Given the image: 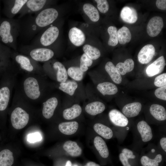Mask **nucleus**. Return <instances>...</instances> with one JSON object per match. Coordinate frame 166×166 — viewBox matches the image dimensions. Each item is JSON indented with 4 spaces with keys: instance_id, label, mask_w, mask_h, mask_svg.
<instances>
[{
    "instance_id": "nucleus-8",
    "label": "nucleus",
    "mask_w": 166,
    "mask_h": 166,
    "mask_svg": "<svg viewBox=\"0 0 166 166\" xmlns=\"http://www.w3.org/2000/svg\"><path fill=\"white\" fill-rule=\"evenodd\" d=\"M42 103V114L46 119H49L53 115L54 111L58 104V99L55 97H52L45 100Z\"/></svg>"
},
{
    "instance_id": "nucleus-31",
    "label": "nucleus",
    "mask_w": 166,
    "mask_h": 166,
    "mask_svg": "<svg viewBox=\"0 0 166 166\" xmlns=\"http://www.w3.org/2000/svg\"><path fill=\"white\" fill-rule=\"evenodd\" d=\"M83 9L84 13L91 21L95 22L99 20V13L94 6L90 3H86L84 4Z\"/></svg>"
},
{
    "instance_id": "nucleus-38",
    "label": "nucleus",
    "mask_w": 166,
    "mask_h": 166,
    "mask_svg": "<svg viewBox=\"0 0 166 166\" xmlns=\"http://www.w3.org/2000/svg\"><path fill=\"white\" fill-rule=\"evenodd\" d=\"M93 61L85 53H84L80 58V68L81 69L83 72L87 71L88 69V67L92 64Z\"/></svg>"
},
{
    "instance_id": "nucleus-36",
    "label": "nucleus",
    "mask_w": 166,
    "mask_h": 166,
    "mask_svg": "<svg viewBox=\"0 0 166 166\" xmlns=\"http://www.w3.org/2000/svg\"><path fill=\"white\" fill-rule=\"evenodd\" d=\"M68 75L76 81H81L83 78L84 72L80 67L77 66L70 67L67 71Z\"/></svg>"
},
{
    "instance_id": "nucleus-6",
    "label": "nucleus",
    "mask_w": 166,
    "mask_h": 166,
    "mask_svg": "<svg viewBox=\"0 0 166 166\" xmlns=\"http://www.w3.org/2000/svg\"><path fill=\"white\" fill-rule=\"evenodd\" d=\"M27 54L28 56L37 62L47 61L54 54V52L49 49L38 47L32 49Z\"/></svg>"
},
{
    "instance_id": "nucleus-33",
    "label": "nucleus",
    "mask_w": 166,
    "mask_h": 166,
    "mask_svg": "<svg viewBox=\"0 0 166 166\" xmlns=\"http://www.w3.org/2000/svg\"><path fill=\"white\" fill-rule=\"evenodd\" d=\"M118 42L120 44L124 45L130 42L131 39V32L127 27L123 26L117 31Z\"/></svg>"
},
{
    "instance_id": "nucleus-16",
    "label": "nucleus",
    "mask_w": 166,
    "mask_h": 166,
    "mask_svg": "<svg viewBox=\"0 0 166 166\" xmlns=\"http://www.w3.org/2000/svg\"><path fill=\"white\" fill-rule=\"evenodd\" d=\"M120 17L124 22L132 24L137 21L138 15L136 10L134 8L131 6H125L121 10Z\"/></svg>"
},
{
    "instance_id": "nucleus-1",
    "label": "nucleus",
    "mask_w": 166,
    "mask_h": 166,
    "mask_svg": "<svg viewBox=\"0 0 166 166\" xmlns=\"http://www.w3.org/2000/svg\"><path fill=\"white\" fill-rule=\"evenodd\" d=\"M43 76L26 74L19 85L16 86L24 97L30 103L44 100L45 82Z\"/></svg>"
},
{
    "instance_id": "nucleus-13",
    "label": "nucleus",
    "mask_w": 166,
    "mask_h": 166,
    "mask_svg": "<svg viewBox=\"0 0 166 166\" xmlns=\"http://www.w3.org/2000/svg\"><path fill=\"white\" fill-rule=\"evenodd\" d=\"M109 116L111 122L116 126L123 127L128 123L127 117L119 110L113 109L109 112Z\"/></svg>"
},
{
    "instance_id": "nucleus-43",
    "label": "nucleus",
    "mask_w": 166,
    "mask_h": 166,
    "mask_svg": "<svg viewBox=\"0 0 166 166\" xmlns=\"http://www.w3.org/2000/svg\"><path fill=\"white\" fill-rule=\"evenodd\" d=\"M42 136L40 133L38 132L29 134L27 137V141L30 143H35L40 141Z\"/></svg>"
},
{
    "instance_id": "nucleus-25",
    "label": "nucleus",
    "mask_w": 166,
    "mask_h": 166,
    "mask_svg": "<svg viewBox=\"0 0 166 166\" xmlns=\"http://www.w3.org/2000/svg\"><path fill=\"white\" fill-rule=\"evenodd\" d=\"M105 109V106L102 102L96 101L90 103L85 107V111L91 115L95 116L103 112Z\"/></svg>"
},
{
    "instance_id": "nucleus-10",
    "label": "nucleus",
    "mask_w": 166,
    "mask_h": 166,
    "mask_svg": "<svg viewBox=\"0 0 166 166\" xmlns=\"http://www.w3.org/2000/svg\"><path fill=\"white\" fill-rule=\"evenodd\" d=\"M12 26L9 21H3L0 26V36L3 43H13L15 46V36L12 34Z\"/></svg>"
},
{
    "instance_id": "nucleus-44",
    "label": "nucleus",
    "mask_w": 166,
    "mask_h": 166,
    "mask_svg": "<svg viewBox=\"0 0 166 166\" xmlns=\"http://www.w3.org/2000/svg\"><path fill=\"white\" fill-rule=\"evenodd\" d=\"M122 152L128 159H134L136 156L133 154V152L131 150L127 148H124L122 150Z\"/></svg>"
},
{
    "instance_id": "nucleus-30",
    "label": "nucleus",
    "mask_w": 166,
    "mask_h": 166,
    "mask_svg": "<svg viewBox=\"0 0 166 166\" xmlns=\"http://www.w3.org/2000/svg\"><path fill=\"white\" fill-rule=\"evenodd\" d=\"M93 129L97 133L106 139H109L113 136V132L112 129L102 124L96 123L93 126Z\"/></svg>"
},
{
    "instance_id": "nucleus-46",
    "label": "nucleus",
    "mask_w": 166,
    "mask_h": 166,
    "mask_svg": "<svg viewBox=\"0 0 166 166\" xmlns=\"http://www.w3.org/2000/svg\"><path fill=\"white\" fill-rule=\"evenodd\" d=\"M156 5L159 9L162 10H166V0H157L156 2Z\"/></svg>"
},
{
    "instance_id": "nucleus-26",
    "label": "nucleus",
    "mask_w": 166,
    "mask_h": 166,
    "mask_svg": "<svg viewBox=\"0 0 166 166\" xmlns=\"http://www.w3.org/2000/svg\"><path fill=\"white\" fill-rule=\"evenodd\" d=\"M134 63L131 58L126 60L123 63L120 62L117 64L116 69L121 75H124L126 73L132 71L134 68Z\"/></svg>"
},
{
    "instance_id": "nucleus-28",
    "label": "nucleus",
    "mask_w": 166,
    "mask_h": 166,
    "mask_svg": "<svg viewBox=\"0 0 166 166\" xmlns=\"http://www.w3.org/2000/svg\"><path fill=\"white\" fill-rule=\"evenodd\" d=\"M105 69L114 83L117 84L121 83V75L117 70L115 66L112 62L108 61L106 64Z\"/></svg>"
},
{
    "instance_id": "nucleus-50",
    "label": "nucleus",
    "mask_w": 166,
    "mask_h": 166,
    "mask_svg": "<svg viewBox=\"0 0 166 166\" xmlns=\"http://www.w3.org/2000/svg\"><path fill=\"white\" fill-rule=\"evenodd\" d=\"M72 163L70 160H68L67 161L65 166H71Z\"/></svg>"
},
{
    "instance_id": "nucleus-17",
    "label": "nucleus",
    "mask_w": 166,
    "mask_h": 166,
    "mask_svg": "<svg viewBox=\"0 0 166 166\" xmlns=\"http://www.w3.org/2000/svg\"><path fill=\"white\" fill-rule=\"evenodd\" d=\"M142 105L139 102H134L125 105L123 108V113L127 117L131 118L137 116L140 112Z\"/></svg>"
},
{
    "instance_id": "nucleus-24",
    "label": "nucleus",
    "mask_w": 166,
    "mask_h": 166,
    "mask_svg": "<svg viewBox=\"0 0 166 166\" xmlns=\"http://www.w3.org/2000/svg\"><path fill=\"white\" fill-rule=\"evenodd\" d=\"M94 145L100 156L103 158H107L109 154L108 147L104 140L99 136H96L94 139Z\"/></svg>"
},
{
    "instance_id": "nucleus-48",
    "label": "nucleus",
    "mask_w": 166,
    "mask_h": 166,
    "mask_svg": "<svg viewBox=\"0 0 166 166\" xmlns=\"http://www.w3.org/2000/svg\"><path fill=\"white\" fill-rule=\"evenodd\" d=\"M85 166H100L99 164L92 161L88 162Z\"/></svg>"
},
{
    "instance_id": "nucleus-39",
    "label": "nucleus",
    "mask_w": 166,
    "mask_h": 166,
    "mask_svg": "<svg viewBox=\"0 0 166 166\" xmlns=\"http://www.w3.org/2000/svg\"><path fill=\"white\" fill-rule=\"evenodd\" d=\"M27 0H13V4L10 10V13L13 16L21 10Z\"/></svg>"
},
{
    "instance_id": "nucleus-23",
    "label": "nucleus",
    "mask_w": 166,
    "mask_h": 166,
    "mask_svg": "<svg viewBox=\"0 0 166 166\" xmlns=\"http://www.w3.org/2000/svg\"><path fill=\"white\" fill-rule=\"evenodd\" d=\"M53 67L56 71L57 81L60 83L65 82L68 79V74L64 66L61 62L56 61L53 64Z\"/></svg>"
},
{
    "instance_id": "nucleus-47",
    "label": "nucleus",
    "mask_w": 166,
    "mask_h": 166,
    "mask_svg": "<svg viewBox=\"0 0 166 166\" xmlns=\"http://www.w3.org/2000/svg\"><path fill=\"white\" fill-rule=\"evenodd\" d=\"M160 144L162 149L165 152H166V138L163 137L160 140Z\"/></svg>"
},
{
    "instance_id": "nucleus-5",
    "label": "nucleus",
    "mask_w": 166,
    "mask_h": 166,
    "mask_svg": "<svg viewBox=\"0 0 166 166\" xmlns=\"http://www.w3.org/2000/svg\"><path fill=\"white\" fill-rule=\"evenodd\" d=\"M58 16V11L55 8H47L38 13L34 17L31 28L36 30L39 28L45 27L53 23Z\"/></svg>"
},
{
    "instance_id": "nucleus-40",
    "label": "nucleus",
    "mask_w": 166,
    "mask_h": 166,
    "mask_svg": "<svg viewBox=\"0 0 166 166\" xmlns=\"http://www.w3.org/2000/svg\"><path fill=\"white\" fill-rule=\"evenodd\" d=\"M97 3V7L99 11L102 13H105L109 10L108 2L106 0H95Z\"/></svg>"
},
{
    "instance_id": "nucleus-18",
    "label": "nucleus",
    "mask_w": 166,
    "mask_h": 166,
    "mask_svg": "<svg viewBox=\"0 0 166 166\" xmlns=\"http://www.w3.org/2000/svg\"><path fill=\"white\" fill-rule=\"evenodd\" d=\"M78 126V124L76 121L63 122L59 124L58 129L63 134L71 135L77 132Z\"/></svg>"
},
{
    "instance_id": "nucleus-12",
    "label": "nucleus",
    "mask_w": 166,
    "mask_h": 166,
    "mask_svg": "<svg viewBox=\"0 0 166 166\" xmlns=\"http://www.w3.org/2000/svg\"><path fill=\"white\" fill-rule=\"evenodd\" d=\"M155 53V49L153 45H146L140 51L137 56L138 60L142 64H147L152 60Z\"/></svg>"
},
{
    "instance_id": "nucleus-11",
    "label": "nucleus",
    "mask_w": 166,
    "mask_h": 166,
    "mask_svg": "<svg viewBox=\"0 0 166 166\" xmlns=\"http://www.w3.org/2000/svg\"><path fill=\"white\" fill-rule=\"evenodd\" d=\"M166 65L164 57L162 56L146 68V73L149 77H152L160 73L164 70Z\"/></svg>"
},
{
    "instance_id": "nucleus-7",
    "label": "nucleus",
    "mask_w": 166,
    "mask_h": 166,
    "mask_svg": "<svg viewBox=\"0 0 166 166\" xmlns=\"http://www.w3.org/2000/svg\"><path fill=\"white\" fill-rule=\"evenodd\" d=\"M59 34V30L56 26H51L47 28L41 35L39 42L44 46H49L57 39Z\"/></svg>"
},
{
    "instance_id": "nucleus-9",
    "label": "nucleus",
    "mask_w": 166,
    "mask_h": 166,
    "mask_svg": "<svg viewBox=\"0 0 166 166\" xmlns=\"http://www.w3.org/2000/svg\"><path fill=\"white\" fill-rule=\"evenodd\" d=\"M163 26L162 18L158 16H154L150 20L148 23L147 33L150 37H156L160 33Z\"/></svg>"
},
{
    "instance_id": "nucleus-20",
    "label": "nucleus",
    "mask_w": 166,
    "mask_h": 166,
    "mask_svg": "<svg viewBox=\"0 0 166 166\" xmlns=\"http://www.w3.org/2000/svg\"><path fill=\"white\" fill-rule=\"evenodd\" d=\"M149 111L151 115L157 120L163 121L166 120V111L163 106L153 104L150 106Z\"/></svg>"
},
{
    "instance_id": "nucleus-37",
    "label": "nucleus",
    "mask_w": 166,
    "mask_h": 166,
    "mask_svg": "<svg viewBox=\"0 0 166 166\" xmlns=\"http://www.w3.org/2000/svg\"><path fill=\"white\" fill-rule=\"evenodd\" d=\"M107 31L109 36L108 42V45L112 46H115L118 42L117 28L114 26H110L108 28Z\"/></svg>"
},
{
    "instance_id": "nucleus-49",
    "label": "nucleus",
    "mask_w": 166,
    "mask_h": 166,
    "mask_svg": "<svg viewBox=\"0 0 166 166\" xmlns=\"http://www.w3.org/2000/svg\"><path fill=\"white\" fill-rule=\"evenodd\" d=\"M8 67L6 68H0V80Z\"/></svg>"
},
{
    "instance_id": "nucleus-34",
    "label": "nucleus",
    "mask_w": 166,
    "mask_h": 166,
    "mask_svg": "<svg viewBox=\"0 0 166 166\" xmlns=\"http://www.w3.org/2000/svg\"><path fill=\"white\" fill-rule=\"evenodd\" d=\"M162 160V156L160 154H157L153 159L147 156H143L140 159V163L142 166H159V163Z\"/></svg>"
},
{
    "instance_id": "nucleus-4",
    "label": "nucleus",
    "mask_w": 166,
    "mask_h": 166,
    "mask_svg": "<svg viewBox=\"0 0 166 166\" xmlns=\"http://www.w3.org/2000/svg\"><path fill=\"white\" fill-rule=\"evenodd\" d=\"M13 66L19 73L38 74L43 76V70L37 62L28 56L22 54H13Z\"/></svg>"
},
{
    "instance_id": "nucleus-15",
    "label": "nucleus",
    "mask_w": 166,
    "mask_h": 166,
    "mask_svg": "<svg viewBox=\"0 0 166 166\" xmlns=\"http://www.w3.org/2000/svg\"><path fill=\"white\" fill-rule=\"evenodd\" d=\"M68 35L70 42L76 46H81L85 40L84 33L81 30L76 27H73L70 30Z\"/></svg>"
},
{
    "instance_id": "nucleus-51",
    "label": "nucleus",
    "mask_w": 166,
    "mask_h": 166,
    "mask_svg": "<svg viewBox=\"0 0 166 166\" xmlns=\"http://www.w3.org/2000/svg\"><path fill=\"white\" fill-rule=\"evenodd\" d=\"M73 166H78L77 164H74Z\"/></svg>"
},
{
    "instance_id": "nucleus-35",
    "label": "nucleus",
    "mask_w": 166,
    "mask_h": 166,
    "mask_svg": "<svg viewBox=\"0 0 166 166\" xmlns=\"http://www.w3.org/2000/svg\"><path fill=\"white\" fill-rule=\"evenodd\" d=\"M83 51L93 60H96L101 56V52L97 48L89 44L84 45L83 47Z\"/></svg>"
},
{
    "instance_id": "nucleus-52",
    "label": "nucleus",
    "mask_w": 166,
    "mask_h": 166,
    "mask_svg": "<svg viewBox=\"0 0 166 166\" xmlns=\"http://www.w3.org/2000/svg\"><path fill=\"white\" fill-rule=\"evenodd\" d=\"M152 152H154L155 151V150L154 149H152Z\"/></svg>"
},
{
    "instance_id": "nucleus-27",
    "label": "nucleus",
    "mask_w": 166,
    "mask_h": 166,
    "mask_svg": "<svg viewBox=\"0 0 166 166\" xmlns=\"http://www.w3.org/2000/svg\"><path fill=\"white\" fill-rule=\"evenodd\" d=\"M81 112V106L78 104H75L71 107L64 110L63 112V116L66 120H72L79 116Z\"/></svg>"
},
{
    "instance_id": "nucleus-32",
    "label": "nucleus",
    "mask_w": 166,
    "mask_h": 166,
    "mask_svg": "<svg viewBox=\"0 0 166 166\" xmlns=\"http://www.w3.org/2000/svg\"><path fill=\"white\" fill-rule=\"evenodd\" d=\"M78 87L77 83L74 81L68 80L60 83L58 89L70 96L73 95Z\"/></svg>"
},
{
    "instance_id": "nucleus-42",
    "label": "nucleus",
    "mask_w": 166,
    "mask_h": 166,
    "mask_svg": "<svg viewBox=\"0 0 166 166\" xmlns=\"http://www.w3.org/2000/svg\"><path fill=\"white\" fill-rule=\"evenodd\" d=\"M154 94L158 98L166 100V85L159 87L155 91Z\"/></svg>"
},
{
    "instance_id": "nucleus-2",
    "label": "nucleus",
    "mask_w": 166,
    "mask_h": 166,
    "mask_svg": "<svg viewBox=\"0 0 166 166\" xmlns=\"http://www.w3.org/2000/svg\"><path fill=\"white\" fill-rule=\"evenodd\" d=\"M18 72L12 65L9 66L0 80V114L6 110L12 91L16 84V76Z\"/></svg>"
},
{
    "instance_id": "nucleus-19",
    "label": "nucleus",
    "mask_w": 166,
    "mask_h": 166,
    "mask_svg": "<svg viewBox=\"0 0 166 166\" xmlns=\"http://www.w3.org/2000/svg\"><path fill=\"white\" fill-rule=\"evenodd\" d=\"M97 89L104 96L114 95L118 92L117 86L114 84L109 82L99 83L97 86Z\"/></svg>"
},
{
    "instance_id": "nucleus-21",
    "label": "nucleus",
    "mask_w": 166,
    "mask_h": 166,
    "mask_svg": "<svg viewBox=\"0 0 166 166\" xmlns=\"http://www.w3.org/2000/svg\"><path fill=\"white\" fill-rule=\"evenodd\" d=\"M63 148L70 156L73 157L79 156L82 152L81 148L77 143L71 140L65 142L63 144Z\"/></svg>"
},
{
    "instance_id": "nucleus-22",
    "label": "nucleus",
    "mask_w": 166,
    "mask_h": 166,
    "mask_svg": "<svg viewBox=\"0 0 166 166\" xmlns=\"http://www.w3.org/2000/svg\"><path fill=\"white\" fill-rule=\"evenodd\" d=\"M46 2L45 0H27L22 8L27 9L28 12H39L43 8Z\"/></svg>"
},
{
    "instance_id": "nucleus-3",
    "label": "nucleus",
    "mask_w": 166,
    "mask_h": 166,
    "mask_svg": "<svg viewBox=\"0 0 166 166\" xmlns=\"http://www.w3.org/2000/svg\"><path fill=\"white\" fill-rule=\"evenodd\" d=\"M15 89L12 99L14 108L10 115V119L13 127L17 129H20L25 127L30 119V114L24 109L27 100L21 93L18 89Z\"/></svg>"
},
{
    "instance_id": "nucleus-41",
    "label": "nucleus",
    "mask_w": 166,
    "mask_h": 166,
    "mask_svg": "<svg viewBox=\"0 0 166 166\" xmlns=\"http://www.w3.org/2000/svg\"><path fill=\"white\" fill-rule=\"evenodd\" d=\"M154 84L157 87H161L166 85V73H163L157 76L155 79Z\"/></svg>"
},
{
    "instance_id": "nucleus-45",
    "label": "nucleus",
    "mask_w": 166,
    "mask_h": 166,
    "mask_svg": "<svg viewBox=\"0 0 166 166\" xmlns=\"http://www.w3.org/2000/svg\"><path fill=\"white\" fill-rule=\"evenodd\" d=\"M119 158L123 166H131L128 162V159L122 152L120 154Z\"/></svg>"
},
{
    "instance_id": "nucleus-29",
    "label": "nucleus",
    "mask_w": 166,
    "mask_h": 166,
    "mask_svg": "<svg viewBox=\"0 0 166 166\" xmlns=\"http://www.w3.org/2000/svg\"><path fill=\"white\" fill-rule=\"evenodd\" d=\"M14 161L13 153L5 149L0 151V166H12Z\"/></svg>"
},
{
    "instance_id": "nucleus-14",
    "label": "nucleus",
    "mask_w": 166,
    "mask_h": 166,
    "mask_svg": "<svg viewBox=\"0 0 166 166\" xmlns=\"http://www.w3.org/2000/svg\"><path fill=\"white\" fill-rule=\"evenodd\" d=\"M137 128L143 142H146L152 140L153 137L152 130L146 121L142 120L139 122Z\"/></svg>"
}]
</instances>
